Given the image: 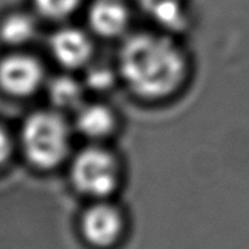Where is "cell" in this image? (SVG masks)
I'll return each mask as SVG.
<instances>
[{
    "label": "cell",
    "mask_w": 249,
    "mask_h": 249,
    "mask_svg": "<svg viewBox=\"0 0 249 249\" xmlns=\"http://www.w3.org/2000/svg\"><path fill=\"white\" fill-rule=\"evenodd\" d=\"M118 65L131 91L146 99H161L173 94L186 74V60L178 46L157 34L129 36L121 47Z\"/></svg>",
    "instance_id": "1"
},
{
    "label": "cell",
    "mask_w": 249,
    "mask_h": 249,
    "mask_svg": "<svg viewBox=\"0 0 249 249\" xmlns=\"http://www.w3.org/2000/svg\"><path fill=\"white\" fill-rule=\"evenodd\" d=\"M24 154L34 166L51 169L59 165L70 149V130L65 119L53 111L30 115L22 129Z\"/></svg>",
    "instance_id": "2"
},
{
    "label": "cell",
    "mask_w": 249,
    "mask_h": 249,
    "mask_svg": "<svg viewBox=\"0 0 249 249\" xmlns=\"http://www.w3.org/2000/svg\"><path fill=\"white\" fill-rule=\"evenodd\" d=\"M71 179L76 189L90 197H106L118 184V165L111 153L87 147L74 158Z\"/></svg>",
    "instance_id": "3"
},
{
    "label": "cell",
    "mask_w": 249,
    "mask_h": 249,
    "mask_svg": "<svg viewBox=\"0 0 249 249\" xmlns=\"http://www.w3.org/2000/svg\"><path fill=\"white\" fill-rule=\"evenodd\" d=\"M44 79L42 65L34 56L10 55L0 62V87L15 97H28Z\"/></svg>",
    "instance_id": "4"
},
{
    "label": "cell",
    "mask_w": 249,
    "mask_h": 249,
    "mask_svg": "<svg viewBox=\"0 0 249 249\" xmlns=\"http://www.w3.org/2000/svg\"><path fill=\"white\" fill-rule=\"evenodd\" d=\"M50 50L60 66L71 70L85 67L92 55L90 38L81 30L71 27L62 28L53 35Z\"/></svg>",
    "instance_id": "5"
},
{
    "label": "cell",
    "mask_w": 249,
    "mask_h": 249,
    "mask_svg": "<svg viewBox=\"0 0 249 249\" xmlns=\"http://www.w3.org/2000/svg\"><path fill=\"white\" fill-rule=\"evenodd\" d=\"M85 237L94 245L106 247L113 244L122 231V217L119 212L107 204L91 206L82 221Z\"/></svg>",
    "instance_id": "6"
},
{
    "label": "cell",
    "mask_w": 249,
    "mask_h": 249,
    "mask_svg": "<svg viewBox=\"0 0 249 249\" xmlns=\"http://www.w3.org/2000/svg\"><path fill=\"white\" fill-rule=\"evenodd\" d=\"M89 24L102 38H115L129 26V11L118 0H98L89 10Z\"/></svg>",
    "instance_id": "7"
},
{
    "label": "cell",
    "mask_w": 249,
    "mask_h": 249,
    "mask_svg": "<svg viewBox=\"0 0 249 249\" xmlns=\"http://www.w3.org/2000/svg\"><path fill=\"white\" fill-rule=\"evenodd\" d=\"M75 113L76 129L90 140H101L107 137L115 126L114 114L103 105H82Z\"/></svg>",
    "instance_id": "8"
},
{
    "label": "cell",
    "mask_w": 249,
    "mask_h": 249,
    "mask_svg": "<svg viewBox=\"0 0 249 249\" xmlns=\"http://www.w3.org/2000/svg\"><path fill=\"white\" fill-rule=\"evenodd\" d=\"M143 11L165 30L182 31L188 26L185 0H140Z\"/></svg>",
    "instance_id": "9"
},
{
    "label": "cell",
    "mask_w": 249,
    "mask_h": 249,
    "mask_svg": "<svg viewBox=\"0 0 249 249\" xmlns=\"http://www.w3.org/2000/svg\"><path fill=\"white\" fill-rule=\"evenodd\" d=\"M50 99L60 110H74L83 105V86L71 76H58L50 85Z\"/></svg>",
    "instance_id": "10"
},
{
    "label": "cell",
    "mask_w": 249,
    "mask_h": 249,
    "mask_svg": "<svg viewBox=\"0 0 249 249\" xmlns=\"http://www.w3.org/2000/svg\"><path fill=\"white\" fill-rule=\"evenodd\" d=\"M35 34L36 23L27 14H12L0 26V36L11 46H22L31 42Z\"/></svg>",
    "instance_id": "11"
},
{
    "label": "cell",
    "mask_w": 249,
    "mask_h": 249,
    "mask_svg": "<svg viewBox=\"0 0 249 249\" xmlns=\"http://www.w3.org/2000/svg\"><path fill=\"white\" fill-rule=\"evenodd\" d=\"M81 1L82 0H34L39 14L53 20L70 17L78 10Z\"/></svg>",
    "instance_id": "12"
},
{
    "label": "cell",
    "mask_w": 249,
    "mask_h": 249,
    "mask_svg": "<svg viewBox=\"0 0 249 249\" xmlns=\"http://www.w3.org/2000/svg\"><path fill=\"white\" fill-rule=\"evenodd\" d=\"M113 81V72L108 70L107 67H103V66H97L94 69H90L86 75L87 86L91 87L94 90H98V91L107 90L108 87L111 86Z\"/></svg>",
    "instance_id": "13"
},
{
    "label": "cell",
    "mask_w": 249,
    "mask_h": 249,
    "mask_svg": "<svg viewBox=\"0 0 249 249\" xmlns=\"http://www.w3.org/2000/svg\"><path fill=\"white\" fill-rule=\"evenodd\" d=\"M12 143L10 140V136L7 134L4 129L0 127V165L6 162L7 160L11 156Z\"/></svg>",
    "instance_id": "14"
}]
</instances>
